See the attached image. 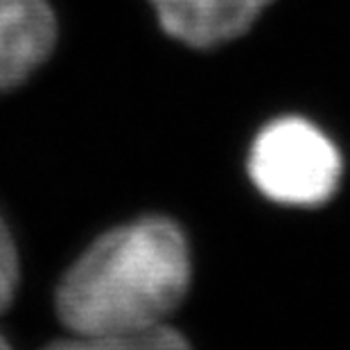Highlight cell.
<instances>
[{
    "label": "cell",
    "instance_id": "cell-5",
    "mask_svg": "<svg viewBox=\"0 0 350 350\" xmlns=\"http://www.w3.org/2000/svg\"><path fill=\"white\" fill-rule=\"evenodd\" d=\"M46 350H190V346L172 327L156 325L150 330L104 334V337L75 334V339L59 341Z\"/></svg>",
    "mask_w": 350,
    "mask_h": 350
},
{
    "label": "cell",
    "instance_id": "cell-6",
    "mask_svg": "<svg viewBox=\"0 0 350 350\" xmlns=\"http://www.w3.org/2000/svg\"><path fill=\"white\" fill-rule=\"evenodd\" d=\"M18 282V260L14 249L12 235L5 221L0 219V312L14 299V289Z\"/></svg>",
    "mask_w": 350,
    "mask_h": 350
},
{
    "label": "cell",
    "instance_id": "cell-1",
    "mask_svg": "<svg viewBox=\"0 0 350 350\" xmlns=\"http://www.w3.org/2000/svg\"><path fill=\"white\" fill-rule=\"evenodd\" d=\"M190 285L188 242L161 217L113 228L81 256L57 289V312L72 334L140 332L183 301Z\"/></svg>",
    "mask_w": 350,
    "mask_h": 350
},
{
    "label": "cell",
    "instance_id": "cell-2",
    "mask_svg": "<svg viewBox=\"0 0 350 350\" xmlns=\"http://www.w3.org/2000/svg\"><path fill=\"white\" fill-rule=\"evenodd\" d=\"M249 174L265 197L287 206H319L339 185V152L314 124L285 118L265 126L249 156Z\"/></svg>",
    "mask_w": 350,
    "mask_h": 350
},
{
    "label": "cell",
    "instance_id": "cell-3",
    "mask_svg": "<svg viewBox=\"0 0 350 350\" xmlns=\"http://www.w3.org/2000/svg\"><path fill=\"white\" fill-rule=\"evenodd\" d=\"M55 41V14L46 0H0V91L32 75Z\"/></svg>",
    "mask_w": 350,
    "mask_h": 350
},
{
    "label": "cell",
    "instance_id": "cell-4",
    "mask_svg": "<svg viewBox=\"0 0 350 350\" xmlns=\"http://www.w3.org/2000/svg\"><path fill=\"white\" fill-rule=\"evenodd\" d=\"M163 29L190 48H217L251 27L271 0H150Z\"/></svg>",
    "mask_w": 350,
    "mask_h": 350
},
{
    "label": "cell",
    "instance_id": "cell-7",
    "mask_svg": "<svg viewBox=\"0 0 350 350\" xmlns=\"http://www.w3.org/2000/svg\"><path fill=\"white\" fill-rule=\"evenodd\" d=\"M0 350H12L10 346H7V341L3 339V334H0Z\"/></svg>",
    "mask_w": 350,
    "mask_h": 350
}]
</instances>
